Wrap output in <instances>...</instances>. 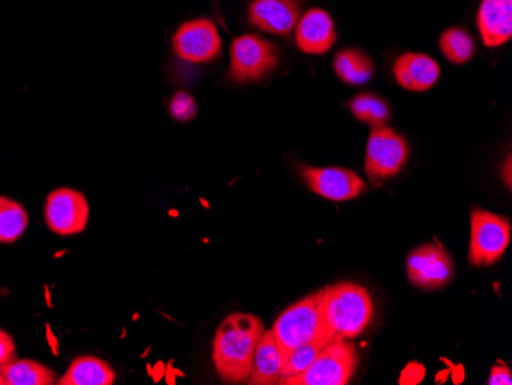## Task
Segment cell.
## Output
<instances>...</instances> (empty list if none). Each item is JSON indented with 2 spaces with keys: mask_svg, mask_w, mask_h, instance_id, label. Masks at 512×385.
Masks as SVG:
<instances>
[{
  "mask_svg": "<svg viewBox=\"0 0 512 385\" xmlns=\"http://www.w3.org/2000/svg\"><path fill=\"white\" fill-rule=\"evenodd\" d=\"M302 0H252L247 10L250 24L273 36H290L301 17Z\"/></svg>",
  "mask_w": 512,
  "mask_h": 385,
  "instance_id": "obj_12",
  "label": "cell"
},
{
  "mask_svg": "<svg viewBox=\"0 0 512 385\" xmlns=\"http://www.w3.org/2000/svg\"><path fill=\"white\" fill-rule=\"evenodd\" d=\"M408 154L407 140L390 126L371 128L365 151V174L375 181L394 177L404 168Z\"/></svg>",
  "mask_w": 512,
  "mask_h": 385,
  "instance_id": "obj_6",
  "label": "cell"
},
{
  "mask_svg": "<svg viewBox=\"0 0 512 385\" xmlns=\"http://www.w3.org/2000/svg\"><path fill=\"white\" fill-rule=\"evenodd\" d=\"M0 385H7V381H5L4 376H2V373H0Z\"/></svg>",
  "mask_w": 512,
  "mask_h": 385,
  "instance_id": "obj_27",
  "label": "cell"
},
{
  "mask_svg": "<svg viewBox=\"0 0 512 385\" xmlns=\"http://www.w3.org/2000/svg\"><path fill=\"white\" fill-rule=\"evenodd\" d=\"M296 45L306 54L329 53L336 42L333 19L327 11L312 8L299 17L295 28Z\"/></svg>",
  "mask_w": 512,
  "mask_h": 385,
  "instance_id": "obj_13",
  "label": "cell"
},
{
  "mask_svg": "<svg viewBox=\"0 0 512 385\" xmlns=\"http://www.w3.org/2000/svg\"><path fill=\"white\" fill-rule=\"evenodd\" d=\"M283 355L276 346L272 332H264L253 356L252 370L247 382L253 385L279 384L283 379Z\"/></svg>",
  "mask_w": 512,
  "mask_h": 385,
  "instance_id": "obj_16",
  "label": "cell"
},
{
  "mask_svg": "<svg viewBox=\"0 0 512 385\" xmlns=\"http://www.w3.org/2000/svg\"><path fill=\"white\" fill-rule=\"evenodd\" d=\"M197 103L194 97L184 91H178L169 100V114L174 117L177 122H191L197 117Z\"/></svg>",
  "mask_w": 512,
  "mask_h": 385,
  "instance_id": "obj_24",
  "label": "cell"
},
{
  "mask_svg": "<svg viewBox=\"0 0 512 385\" xmlns=\"http://www.w3.org/2000/svg\"><path fill=\"white\" fill-rule=\"evenodd\" d=\"M301 175L313 192L327 200H353L367 189L365 181L350 169L302 166Z\"/></svg>",
  "mask_w": 512,
  "mask_h": 385,
  "instance_id": "obj_11",
  "label": "cell"
},
{
  "mask_svg": "<svg viewBox=\"0 0 512 385\" xmlns=\"http://www.w3.org/2000/svg\"><path fill=\"white\" fill-rule=\"evenodd\" d=\"M511 240V224L493 212L474 209L471 212L470 263L491 266L505 254Z\"/></svg>",
  "mask_w": 512,
  "mask_h": 385,
  "instance_id": "obj_7",
  "label": "cell"
},
{
  "mask_svg": "<svg viewBox=\"0 0 512 385\" xmlns=\"http://www.w3.org/2000/svg\"><path fill=\"white\" fill-rule=\"evenodd\" d=\"M355 346L350 339L333 336L327 346L319 353L312 366L306 372L283 379L279 384L289 385H345L352 379L356 370Z\"/></svg>",
  "mask_w": 512,
  "mask_h": 385,
  "instance_id": "obj_4",
  "label": "cell"
},
{
  "mask_svg": "<svg viewBox=\"0 0 512 385\" xmlns=\"http://www.w3.org/2000/svg\"><path fill=\"white\" fill-rule=\"evenodd\" d=\"M350 111H352L355 119L367 123L371 128L387 125L388 120H390V106L382 97L375 96V94H358L350 102Z\"/></svg>",
  "mask_w": 512,
  "mask_h": 385,
  "instance_id": "obj_21",
  "label": "cell"
},
{
  "mask_svg": "<svg viewBox=\"0 0 512 385\" xmlns=\"http://www.w3.org/2000/svg\"><path fill=\"white\" fill-rule=\"evenodd\" d=\"M394 79L413 93H425L436 85L440 76L439 63L427 54L405 53L396 60Z\"/></svg>",
  "mask_w": 512,
  "mask_h": 385,
  "instance_id": "obj_15",
  "label": "cell"
},
{
  "mask_svg": "<svg viewBox=\"0 0 512 385\" xmlns=\"http://www.w3.org/2000/svg\"><path fill=\"white\" fill-rule=\"evenodd\" d=\"M336 76L348 85H364L375 76V62L361 50L345 48L333 60Z\"/></svg>",
  "mask_w": 512,
  "mask_h": 385,
  "instance_id": "obj_18",
  "label": "cell"
},
{
  "mask_svg": "<svg viewBox=\"0 0 512 385\" xmlns=\"http://www.w3.org/2000/svg\"><path fill=\"white\" fill-rule=\"evenodd\" d=\"M407 272L414 286L436 290L450 283L454 269L444 247L439 244H422L408 255Z\"/></svg>",
  "mask_w": 512,
  "mask_h": 385,
  "instance_id": "obj_10",
  "label": "cell"
},
{
  "mask_svg": "<svg viewBox=\"0 0 512 385\" xmlns=\"http://www.w3.org/2000/svg\"><path fill=\"white\" fill-rule=\"evenodd\" d=\"M279 50L275 43L256 34L235 37L230 43V80L235 83L261 82L276 70Z\"/></svg>",
  "mask_w": 512,
  "mask_h": 385,
  "instance_id": "obj_5",
  "label": "cell"
},
{
  "mask_svg": "<svg viewBox=\"0 0 512 385\" xmlns=\"http://www.w3.org/2000/svg\"><path fill=\"white\" fill-rule=\"evenodd\" d=\"M45 221L51 232L62 237L80 234L88 226V200L74 189H56L46 197Z\"/></svg>",
  "mask_w": 512,
  "mask_h": 385,
  "instance_id": "obj_9",
  "label": "cell"
},
{
  "mask_svg": "<svg viewBox=\"0 0 512 385\" xmlns=\"http://www.w3.org/2000/svg\"><path fill=\"white\" fill-rule=\"evenodd\" d=\"M264 332L263 321L249 313H232L220 324L215 333L212 358L224 382H247L256 347Z\"/></svg>",
  "mask_w": 512,
  "mask_h": 385,
  "instance_id": "obj_1",
  "label": "cell"
},
{
  "mask_svg": "<svg viewBox=\"0 0 512 385\" xmlns=\"http://www.w3.org/2000/svg\"><path fill=\"white\" fill-rule=\"evenodd\" d=\"M28 212L20 203L0 197V243H14L28 228Z\"/></svg>",
  "mask_w": 512,
  "mask_h": 385,
  "instance_id": "obj_20",
  "label": "cell"
},
{
  "mask_svg": "<svg viewBox=\"0 0 512 385\" xmlns=\"http://www.w3.org/2000/svg\"><path fill=\"white\" fill-rule=\"evenodd\" d=\"M7 385H51L56 384L54 370L33 359H14L0 367Z\"/></svg>",
  "mask_w": 512,
  "mask_h": 385,
  "instance_id": "obj_19",
  "label": "cell"
},
{
  "mask_svg": "<svg viewBox=\"0 0 512 385\" xmlns=\"http://www.w3.org/2000/svg\"><path fill=\"white\" fill-rule=\"evenodd\" d=\"M322 295L324 290L312 293L279 315L270 332L281 355L316 339H333L335 333L325 321Z\"/></svg>",
  "mask_w": 512,
  "mask_h": 385,
  "instance_id": "obj_2",
  "label": "cell"
},
{
  "mask_svg": "<svg viewBox=\"0 0 512 385\" xmlns=\"http://www.w3.org/2000/svg\"><path fill=\"white\" fill-rule=\"evenodd\" d=\"M330 341H327V339H316L312 343L302 344V346L295 347V349L286 353L283 356V370H281L283 372V379L306 372Z\"/></svg>",
  "mask_w": 512,
  "mask_h": 385,
  "instance_id": "obj_23",
  "label": "cell"
},
{
  "mask_svg": "<svg viewBox=\"0 0 512 385\" xmlns=\"http://www.w3.org/2000/svg\"><path fill=\"white\" fill-rule=\"evenodd\" d=\"M477 27L485 47L497 48L512 36V0H482Z\"/></svg>",
  "mask_w": 512,
  "mask_h": 385,
  "instance_id": "obj_14",
  "label": "cell"
},
{
  "mask_svg": "<svg viewBox=\"0 0 512 385\" xmlns=\"http://www.w3.org/2000/svg\"><path fill=\"white\" fill-rule=\"evenodd\" d=\"M115 372L108 362L96 356H79L71 362L59 385H112Z\"/></svg>",
  "mask_w": 512,
  "mask_h": 385,
  "instance_id": "obj_17",
  "label": "cell"
},
{
  "mask_svg": "<svg viewBox=\"0 0 512 385\" xmlns=\"http://www.w3.org/2000/svg\"><path fill=\"white\" fill-rule=\"evenodd\" d=\"M439 48L454 65H463V63L470 62L471 57L474 56V40L468 31L462 28H450L445 31L439 39Z\"/></svg>",
  "mask_w": 512,
  "mask_h": 385,
  "instance_id": "obj_22",
  "label": "cell"
},
{
  "mask_svg": "<svg viewBox=\"0 0 512 385\" xmlns=\"http://www.w3.org/2000/svg\"><path fill=\"white\" fill-rule=\"evenodd\" d=\"M172 48L184 62L207 63L220 56L223 42L211 19H194L175 31Z\"/></svg>",
  "mask_w": 512,
  "mask_h": 385,
  "instance_id": "obj_8",
  "label": "cell"
},
{
  "mask_svg": "<svg viewBox=\"0 0 512 385\" xmlns=\"http://www.w3.org/2000/svg\"><path fill=\"white\" fill-rule=\"evenodd\" d=\"M490 385H511L512 375L511 370L506 366H497L491 370L490 379H488Z\"/></svg>",
  "mask_w": 512,
  "mask_h": 385,
  "instance_id": "obj_26",
  "label": "cell"
},
{
  "mask_svg": "<svg viewBox=\"0 0 512 385\" xmlns=\"http://www.w3.org/2000/svg\"><path fill=\"white\" fill-rule=\"evenodd\" d=\"M16 359V346L10 333L0 330V367Z\"/></svg>",
  "mask_w": 512,
  "mask_h": 385,
  "instance_id": "obj_25",
  "label": "cell"
},
{
  "mask_svg": "<svg viewBox=\"0 0 512 385\" xmlns=\"http://www.w3.org/2000/svg\"><path fill=\"white\" fill-rule=\"evenodd\" d=\"M322 309L333 333L345 339L358 338L373 320V300L365 287L353 283L325 287Z\"/></svg>",
  "mask_w": 512,
  "mask_h": 385,
  "instance_id": "obj_3",
  "label": "cell"
}]
</instances>
